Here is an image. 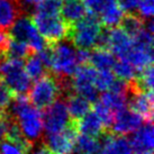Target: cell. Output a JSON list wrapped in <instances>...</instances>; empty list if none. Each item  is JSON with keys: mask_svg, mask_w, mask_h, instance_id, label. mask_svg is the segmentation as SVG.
Returning <instances> with one entry per match:
<instances>
[{"mask_svg": "<svg viewBox=\"0 0 154 154\" xmlns=\"http://www.w3.org/2000/svg\"><path fill=\"white\" fill-rule=\"evenodd\" d=\"M43 128L45 133H59L70 124L71 118L65 98L59 97L54 103L44 109L42 114Z\"/></svg>", "mask_w": 154, "mask_h": 154, "instance_id": "7", "label": "cell"}, {"mask_svg": "<svg viewBox=\"0 0 154 154\" xmlns=\"http://www.w3.org/2000/svg\"><path fill=\"white\" fill-rule=\"evenodd\" d=\"M38 1H41V0H38Z\"/></svg>", "mask_w": 154, "mask_h": 154, "instance_id": "33", "label": "cell"}, {"mask_svg": "<svg viewBox=\"0 0 154 154\" xmlns=\"http://www.w3.org/2000/svg\"><path fill=\"white\" fill-rule=\"evenodd\" d=\"M30 17L35 27L47 44L54 45L59 41L66 37L70 25L61 18L60 14H44L35 11Z\"/></svg>", "mask_w": 154, "mask_h": 154, "instance_id": "4", "label": "cell"}, {"mask_svg": "<svg viewBox=\"0 0 154 154\" xmlns=\"http://www.w3.org/2000/svg\"><path fill=\"white\" fill-rule=\"evenodd\" d=\"M94 110L101 119L105 127L107 129H110V126L112 124V118H114V112L110 109H108L106 106H103L99 100L94 103Z\"/></svg>", "mask_w": 154, "mask_h": 154, "instance_id": "25", "label": "cell"}, {"mask_svg": "<svg viewBox=\"0 0 154 154\" xmlns=\"http://www.w3.org/2000/svg\"><path fill=\"white\" fill-rule=\"evenodd\" d=\"M115 56L109 50H103V48H92V50H90L88 63L92 65L97 71L111 70L114 64H115Z\"/></svg>", "mask_w": 154, "mask_h": 154, "instance_id": "16", "label": "cell"}, {"mask_svg": "<svg viewBox=\"0 0 154 154\" xmlns=\"http://www.w3.org/2000/svg\"><path fill=\"white\" fill-rule=\"evenodd\" d=\"M13 92L10 91V89L5 83L2 78L0 77V106H1L2 109L10 103V100L13 99Z\"/></svg>", "mask_w": 154, "mask_h": 154, "instance_id": "27", "label": "cell"}, {"mask_svg": "<svg viewBox=\"0 0 154 154\" xmlns=\"http://www.w3.org/2000/svg\"><path fill=\"white\" fill-rule=\"evenodd\" d=\"M8 33L13 39L28 44L30 48L35 52L41 51L47 44L44 37L35 27L32 17L28 15H20L9 28Z\"/></svg>", "mask_w": 154, "mask_h": 154, "instance_id": "6", "label": "cell"}, {"mask_svg": "<svg viewBox=\"0 0 154 154\" xmlns=\"http://www.w3.org/2000/svg\"><path fill=\"white\" fill-rule=\"evenodd\" d=\"M123 10L119 8V6L117 5L116 0H114L112 2L106 6L105 8L99 13V18H100V22L103 24V26L106 27H115V26L119 25V22L122 17H123Z\"/></svg>", "mask_w": 154, "mask_h": 154, "instance_id": "17", "label": "cell"}, {"mask_svg": "<svg viewBox=\"0 0 154 154\" xmlns=\"http://www.w3.org/2000/svg\"><path fill=\"white\" fill-rule=\"evenodd\" d=\"M98 100L103 106H106L108 109H110L112 112H116L117 110L127 106L126 98H125L124 94L112 92L110 90L103 91V94L99 96Z\"/></svg>", "mask_w": 154, "mask_h": 154, "instance_id": "21", "label": "cell"}, {"mask_svg": "<svg viewBox=\"0 0 154 154\" xmlns=\"http://www.w3.org/2000/svg\"><path fill=\"white\" fill-rule=\"evenodd\" d=\"M118 26L127 35H129L131 37H134L144 26V19L136 14H125L123 15Z\"/></svg>", "mask_w": 154, "mask_h": 154, "instance_id": "20", "label": "cell"}, {"mask_svg": "<svg viewBox=\"0 0 154 154\" xmlns=\"http://www.w3.org/2000/svg\"><path fill=\"white\" fill-rule=\"evenodd\" d=\"M115 79V74L112 73L111 70H103L98 71L97 77L94 80V86L99 91H107L110 88L111 83Z\"/></svg>", "mask_w": 154, "mask_h": 154, "instance_id": "24", "label": "cell"}, {"mask_svg": "<svg viewBox=\"0 0 154 154\" xmlns=\"http://www.w3.org/2000/svg\"><path fill=\"white\" fill-rule=\"evenodd\" d=\"M143 123H145L143 117L126 106L114 112L110 131L120 135H128L138 128Z\"/></svg>", "mask_w": 154, "mask_h": 154, "instance_id": "8", "label": "cell"}, {"mask_svg": "<svg viewBox=\"0 0 154 154\" xmlns=\"http://www.w3.org/2000/svg\"><path fill=\"white\" fill-rule=\"evenodd\" d=\"M77 129L79 134H85L88 136H92L98 138L107 128L105 127L103 123L96 114L94 110H89L82 118L75 122Z\"/></svg>", "mask_w": 154, "mask_h": 154, "instance_id": "11", "label": "cell"}, {"mask_svg": "<svg viewBox=\"0 0 154 154\" xmlns=\"http://www.w3.org/2000/svg\"><path fill=\"white\" fill-rule=\"evenodd\" d=\"M0 77L14 96L27 94L32 87V79L24 70V60L6 57L0 64Z\"/></svg>", "mask_w": 154, "mask_h": 154, "instance_id": "3", "label": "cell"}, {"mask_svg": "<svg viewBox=\"0 0 154 154\" xmlns=\"http://www.w3.org/2000/svg\"><path fill=\"white\" fill-rule=\"evenodd\" d=\"M153 1L154 0H140L137 11L143 19H146V18H150L153 16Z\"/></svg>", "mask_w": 154, "mask_h": 154, "instance_id": "26", "label": "cell"}, {"mask_svg": "<svg viewBox=\"0 0 154 154\" xmlns=\"http://www.w3.org/2000/svg\"><path fill=\"white\" fill-rule=\"evenodd\" d=\"M65 101H66L68 110L70 114V118L73 122H78L88 111L91 110V103L85 97H82L81 94H75V92L65 97Z\"/></svg>", "mask_w": 154, "mask_h": 154, "instance_id": "14", "label": "cell"}, {"mask_svg": "<svg viewBox=\"0 0 154 154\" xmlns=\"http://www.w3.org/2000/svg\"><path fill=\"white\" fill-rule=\"evenodd\" d=\"M1 114H2V108H1V106H0V116H1Z\"/></svg>", "mask_w": 154, "mask_h": 154, "instance_id": "31", "label": "cell"}, {"mask_svg": "<svg viewBox=\"0 0 154 154\" xmlns=\"http://www.w3.org/2000/svg\"><path fill=\"white\" fill-rule=\"evenodd\" d=\"M111 71L117 78H120V79L126 80V81L134 79L138 73V70L131 62H128L127 60H124V59L116 60Z\"/></svg>", "mask_w": 154, "mask_h": 154, "instance_id": "23", "label": "cell"}, {"mask_svg": "<svg viewBox=\"0 0 154 154\" xmlns=\"http://www.w3.org/2000/svg\"><path fill=\"white\" fill-rule=\"evenodd\" d=\"M5 59H6V57H5L4 54H1V53H0V64H1V62H2V61H4Z\"/></svg>", "mask_w": 154, "mask_h": 154, "instance_id": "30", "label": "cell"}, {"mask_svg": "<svg viewBox=\"0 0 154 154\" xmlns=\"http://www.w3.org/2000/svg\"><path fill=\"white\" fill-rule=\"evenodd\" d=\"M61 1H63V0H61Z\"/></svg>", "mask_w": 154, "mask_h": 154, "instance_id": "32", "label": "cell"}, {"mask_svg": "<svg viewBox=\"0 0 154 154\" xmlns=\"http://www.w3.org/2000/svg\"><path fill=\"white\" fill-rule=\"evenodd\" d=\"M24 70L27 73V75L34 81L39 79L48 71L42 63L37 52H33L24 60Z\"/></svg>", "mask_w": 154, "mask_h": 154, "instance_id": "18", "label": "cell"}, {"mask_svg": "<svg viewBox=\"0 0 154 154\" xmlns=\"http://www.w3.org/2000/svg\"><path fill=\"white\" fill-rule=\"evenodd\" d=\"M133 45L132 37L125 33L119 26L109 29V51L117 56V59H125Z\"/></svg>", "mask_w": 154, "mask_h": 154, "instance_id": "10", "label": "cell"}, {"mask_svg": "<svg viewBox=\"0 0 154 154\" xmlns=\"http://www.w3.org/2000/svg\"><path fill=\"white\" fill-rule=\"evenodd\" d=\"M124 60L131 62L140 71L141 69L145 68L146 65L153 63V50L137 46L133 43L131 50L126 54Z\"/></svg>", "mask_w": 154, "mask_h": 154, "instance_id": "15", "label": "cell"}, {"mask_svg": "<svg viewBox=\"0 0 154 154\" xmlns=\"http://www.w3.org/2000/svg\"><path fill=\"white\" fill-rule=\"evenodd\" d=\"M53 64L51 71L56 75L72 77L79 63L77 61V47L69 39H61L53 45Z\"/></svg>", "mask_w": 154, "mask_h": 154, "instance_id": "5", "label": "cell"}, {"mask_svg": "<svg viewBox=\"0 0 154 154\" xmlns=\"http://www.w3.org/2000/svg\"><path fill=\"white\" fill-rule=\"evenodd\" d=\"M29 103L39 110H44L61 97L60 88L56 75L52 71H47L44 75L35 80L27 94Z\"/></svg>", "mask_w": 154, "mask_h": 154, "instance_id": "2", "label": "cell"}, {"mask_svg": "<svg viewBox=\"0 0 154 154\" xmlns=\"http://www.w3.org/2000/svg\"><path fill=\"white\" fill-rule=\"evenodd\" d=\"M72 152L78 153H97L100 152V143L98 138L88 136L85 134H78Z\"/></svg>", "mask_w": 154, "mask_h": 154, "instance_id": "19", "label": "cell"}, {"mask_svg": "<svg viewBox=\"0 0 154 154\" xmlns=\"http://www.w3.org/2000/svg\"><path fill=\"white\" fill-rule=\"evenodd\" d=\"M101 27L103 24L98 15L88 10L80 20L70 25L65 39L72 42L77 48L92 50Z\"/></svg>", "mask_w": 154, "mask_h": 154, "instance_id": "1", "label": "cell"}, {"mask_svg": "<svg viewBox=\"0 0 154 154\" xmlns=\"http://www.w3.org/2000/svg\"><path fill=\"white\" fill-rule=\"evenodd\" d=\"M0 152L4 154H20L24 153L23 150L15 143L8 141L6 138H2V141L0 143Z\"/></svg>", "mask_w": 154, "mask_h": 154, "instance_id": "29", "label": "cell"}, {"mask_svg": "<svg viewBox=\"0 0 154 154\" xmlns=\"http://www.w3.org/2000/svg\"><path fill=\"white\" fill-rule=\"evenodd\" d=\"M132 134V133H131ZM153 124L152 122H145L137 129L133 132L129 137L133 153L138 154H152L154 147Z\"/></svg>", "mask_w": 154, "mask_h": 154, "instance_id": "9", "label": "cell"}, {"mask_svg": "<svg viewBox=\"0 0 154 154\" xmlns=\"http://www.w3.org/2000/svg\"><path fill=\"white\" fill-rule=\"evenodd\" d=\"M33 51L29 47L28 44L20 42V41H16L10 37V41L7 46V51H6V57L8 59H18V60H25L27 56L32 54Z\"/></svg>", "mask_w": 154, "mask_h": 154, "instance_id": "22", "label": "cell"}, {"mask_svg": "<svg viewBox=\"0 0 154 154\" xmlns=\"http://www.w3.org/2000/svg\"><path fill=\"white\" fill-rule=\"evenodd\" d=\"M86 5L83 0H63L61 4L60 16L68 25H73L80 20L87 14Z\"/></svg>", "mask_w": 154, "mask_h": 154, "instance_id": "12", "label": "cell"}, {"mask_svg": "<svg viewBox=\"0 0 154 154\" xmlns=\"http://www.w3.org/2000/svg\"><path fill=\"white\" fill-rule=\"evenodd\" d=\"M119 8L125 14H136L140 0H116Z\"/></svg>", "mask_w": 154, "mask_h": 154, "instance_id": "28", "label": "cell"}, {"mask_svg": "<svg viewBox=\"0 0 154 154\" xmlns=\"http://www.w3.org/2000/svg\"><path fill=\"white\" fill-rule=\"evenodd\" d=\"M20 15L17 0H0V29L8 32Z\"/></svg>", "mask_w": 154, "mask_h": 154, "instance_id": "13", "label": "cell"}]
</instances>
